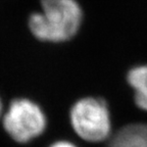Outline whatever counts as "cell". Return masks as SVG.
Returning a JSON list of instances; mask_svg holds the SVG:
<instances>
[{"label": "cell", "mask_w": 147, "mask_h": 147, "mask_svg": "<svg viewBox=\"0 0 147 147\" xmlns=\"http://www.w3.org/2000/svg\"><path fill=\"white\" fill-rule=\"evenodd\" d=\"M127 82L134 90L137 107L147 111V64L132 67L127 75Z\"/></svg>", "instance_id": "5"}, {"label": "cell", "mask_w": 147, "mask_h": 147, "mask_svg": "<svg viewBox=\"0 0 147 147\" xmlns=\"http://www.w3.org/2000/svg\"><path fill=\"white\" fill-rule=\"evenodd\" d=\"M3 127L14 141L27 143L43 133L46 117L34 101L27 98L14 99L3 117Z\"/></svg>", "instance_id": "3"}, {"label": "cell", "mask_w": 147, "mask_h": 147, "mask_svg": "<svg viewBox=\"0 0 147 147\" xmlns=\"http://www.w3.org/2000/svg\"><path fill=\"white\" fill-rule=\"evenodd\" d=\"M69 119L74 131L87 142H103L111 137L110 113L103 99L97 97L79 99L71 106Z\"/></svg>", "instance_id": "2"}, {"label": "cell", "mask_w": 147, "mask_h": 147, "mask_svg": "<svg viewBox=\"0 0 147 147\" xmlns=\"http://www.w3.org/2000/svg\"><path fill=\"white\" fill-rule=\"evenodd\" d=\"M49 147H78V146L75 145L74 143L69 142V141L60 140V141H56V142H54Z\"/></svg>", "instance_id": "6"}, {"label": "cell", "mask_w": 147, "mask_h": 147, "mask_svg": "<svg viewBox=\"0 0 147 147\" xmlns=\"http://www.w3.org/2000/svg\"><path fill=\"white\" fill-rule=\"evenodd\" d=\"M106 147H147V124H130L117 130Z\"/></svg>", "instance_id": "4"}, {"label": "cell", "mask_w": 147, "mask_h": 147, "mask_svg": "<svg viewBox=\"0 0 147 147\" xmlns=\"http://www.w3.org/2000/svg\"><path fill=\"white\" fill-rule=\"evenodd\" d=\"M83 20L84 12L78 0H40L39 9L28 16L27 26L38 41L59 44L76 37Z\"/></svg>", "instance_id": "1"}, {"label": "cell", "mask_w": 147, "mask_h": 147, "mask_svg": "<svg viewBox=\"0 0 147 147\" xmlns=\"http://www.w3.org/2000/svg\"><path fill=\"white\" fill-rule=\"evenodd\" d=\"M2 115V101H1V98H0V117Z\"/></svg>", "instance_id": "7"}]
</instances>
